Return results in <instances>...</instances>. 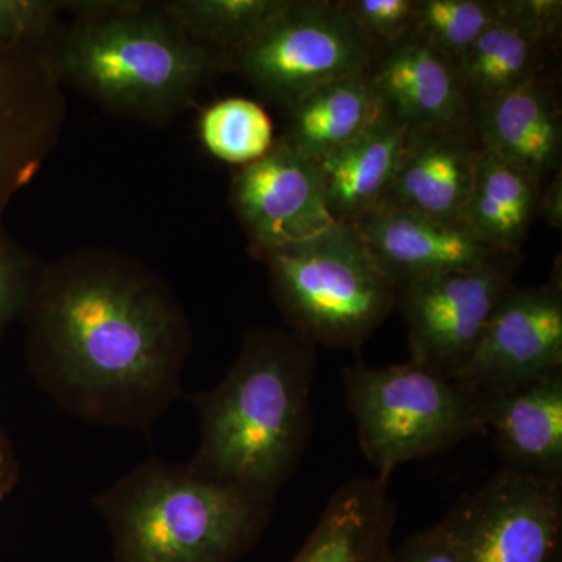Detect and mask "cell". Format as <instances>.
I'll use <instances>...</instances> for the list:
<instances>
[{
	"mask_svg": "<svg viewBox=\"0 0 562 562\" xmlns=\"http://www.w3.org/2000/svg\"><path fill=\"white\" fill-rule=\"evenodd\" d=\"M443 519L462 562H561L562 480L502 468Z\"/></svg>",
	"mask_w": 562,
	"mask_h": 562,
	"instance_id": "cell-9",
	"label": "cell"
},
{
	"mask_svg": "<svg viewBox=\"0 0 562 562\" xmlns=\"http://www.w3.org/2000/svg\"><path fill=\"white\" fill-rule=\"evenodd\" d=\"M519 257L505 255L476 268L402 283L395 308L408 331L409 360L453 380L513 286Z\"/></svg>",
	"mask_w": 562,
	"mask_h": 562,
	"instance_id": "cell-8",
	"label": "cell"
},
{
	"mask_svg": "<svg viewBox=\"0 0 562 562\" xmlns=\"http://www.w3.org/2000/svg\"><path fill=\"white\" fill-rule=\"evenodd\" d=\"M290 0H172L162 13L184 35L228 63L262 32Z\"/></svg>",
	"mask_w": 562,
	"mask_h": 562,
	"instance_id": "cell-23",
	"label": "cell"
},
{
	"mask_svg": "<svg viewBox=\"0 0 562 562\" xmlns=\"http://www.w3.org/2000/svg\"><path fill=\"white\" fill-rule=\"evenodd\" d=\"M342 387L362 453L386 482L405 462L487 431L486 401L412 360L384 368L347 366Z\"/></svg>",
	"mask_w": 562,
	"mask_h": 562,
	"instance_id": "cell-6",
	"label": "cell"
},
{
	"mask_svg": "<svg viewBox=\"0 0 562 562\" xmlns=\"http://www.w3.org/2000/svg\"><path fill=\"white\" fill-rule=\"evenodd\" d=\"M231 203L255 257L313 238L336 224L325 202L319 162L283 139L235 173Z\"/></svg>",
	"mask_w": 562,
	"mask_h": 562,
	"instance_id": "cell-11",
	"label": "cell"
},
{
	"mask_svg": "<svg viewBox=\"0 0 562 562\" xmlns=\"http://www.w3.org/2000/svg\"><path fill=\"white\" fill-rule=\"evenodd\" d=\"M498 16V0H417L408 36L458 66Z\"/></svg>",
	"mask_w": 562,
	"mask_h": 562,
	"instance_id": "cell-25",
	"label": "cell"
},
{
	"mask_svg": "<svg viewBox=\"0 0 562 562\" xmlns=\"http://www.w3.org/2000/svg\"><path fill=\"white\" fill-rule=\"evenodd\" d=\"M63 9V3L49 0H0V50L49 46Z\"/></svg>",
	"mask_w": 562,
	"mask_h": 562,
	"instance_id": "cell-27",
	"label": "cell"
},
{
	"mask_svg": "<svg viewBox=\"0 0 562 562\" xmlns=\"http://www.w3.org/2000/svg\"><path fill=\"white\" fill-rule=\"evenodd\" d=\"M550 227L562 228V172L553 173V179L543 184L538 201V214Z\"/></svg>",
	"mask_w": 562,
	"mask_h": 562,
	"instance_id": "cell-32",
	"label": "cell"
},
{
	"mask_svg": "<svg viewBox=\"0 0 562 562\" xmlns=\"http://www.w3.org/2000/svg\"><path fill=\"white\" fill-rule=\"evenodd\" d=\"M486 413L503 468L562 480V371L490 398Z\"/></svg>",
	"mask_w": 562,
	"mask_h": 562,
	"instance_id": "cell-17",
	"label": "cell"
},
{
	"mask_svg": "<svg viewBox=\"0 0 562 562\" xmlns=\"http://www.w3.org/2000/svg\"><path fill=\"white\" fill-rule=\"evenodd\" d=\"M401 286L435 273L462 271L505 257L473 238L460 222L397 206H376L350 224Z\"/></svg>",
	"mask_w": 562,
	"mask_h": 562,
	"instance_id": "cell-14",
	"label": "cell"
},
{
	"mask_svg": "<svg viewBox=\"0 0 562 562\" xmlns=\"http://www.w3.org/2000/svg\"><path fill=\"white\" fill-rule=\"evenodd\" d=\"M562 371L561 271L546 284H513L453 382L483 401Z\"/></svg>",
	"mask_w": 562,
	"mask_h": 562,
	"instance_id": "cell-10",
	"label": "cell"
},
{
	"mask_svg": "<svg viewBox=\"0 0 562 562\" xmlns=\"http://www.w3.org/2000/svg\"><path fill=\"white\" fill-rule=\"evenodd\" d=\"M316 346L295 331L258 327L217 386L190 395L199 416L192 471L276 502L312 436Z\"/></svg>",
	"mask_w": 562,
	"mask_h": 562,
	"instance_id": "cell-2",
	"label": "cell"
},
{
	"mask_svg": "<svg viewBox=\"0 0 562 562\" xmlns=\"http://www.w3.org/2000/svg\"><path fill=\"white\" fill-rule=\"evenodd\" d=\"M336 3L376 52L405 40L416 20L417 0H339Z\"/></svg>",
	"mask_w": 562,
	"mask_h": 562,
	"instance_id": "cell-26",
	"label": "cell"
},
{
	"mask_svg": "<svg viewBox=\"0 0 562 562\" xmlns=\"http://www.w3.org/2000/svg\"><path fill=\"white\" fill-rule=\"evenodd\" d=\"M22 316L29 373L69 416L149 432L183 397L190 322L138 262L70 255L41 269Z\"/></svg>",
	"mask_w": 562,
	"mask_h": 562,
	"instance_id": "cell-1",
	"label": "cell"
},
{
	"mask_svg": "<svg viewBox=\"0 0 562 562\" xmlns=\"http://www.w3.org/2000/svg\"><path fill=\"white\" fill-rule=\"evenodd\" d=\"M503 11L554 43L561 33L560 0H501Z\"/></svg>",
	"mask_w": 562,
	"mask_h": 562,
	"instance_id": "cell-30",
	"label": "cell"
},
{
	"mask_svg": "<svg viewBox=\"0 0 562 562\" xmlns=\"http://www.w3.org/2000/svg\"><path fill=\"white\" fill-rule=\"evenodd\" d=\"M479 154L472 127L409 133L383 203L436 220L460 222L471 195Z\"/></svg>",
	"mask_w": 562,
	"mask_h": 562,
	"instance_id": "cell-16",
	"label": "cell"
},
{
	"mask_svg": "<svg viewBox=\"0 0 562 562\" xmlns=\"http://www.w3.org/2000/svg\"><path fill=\"white\" fill-rule=\"evenodd\" d=\"M288 111L290 124L281 139L314 161L360 138L387 114L368 72L330 81Z\"/></svg>",
	"mask_w": 562,
	"mask_h": 562,
	"instance_id": "cell-21",
	"label": "cell"
},
{
	"mask_svg": "<svg viewBox=\"0 0 562 562\" xmlns=\"http://www.w3.org/2000/svg\"><path fill=\"white\" fill-rule=\"evenodd\" d=\"M369 79L386 113L409 133L472 127L473 103L453 61L419 41L376 52Z\"/></svg>",
	"mask_w": 562,
	"mask_h": 562,
	"instance_id": "cell-13",
	"label": "cell"
},
{
	"mask_svg": "<svg viewBox=\"0 0 562 562\" xmlns=\"http://www.w3.org/2000/svg\"><path fill=\"white\" fill-rule=\"evenodd\" d=\"M258 258L291 330L314 346L360 349L397 306V283L350 224Z\"/></svg>",
	"mask_w": 562,
	"mask_h": 562,
	"instance_id": "cell-5",
	"label": "cell"
},
{
	"mask_svg": "<svg viewBox=\"0 0 562 562\" xmlns=\"http://www.w3.org/2000/svg\"><path fill=\"white\" fill-rule=\"evenodd\" d=\"M387 562H462L452 531L446 519L414 532L398 547H392Z\"/></svg>",
	"mask_w": 562,
	"mask_h": 562,
	"instance_id": "cell-29",
	"label": "cell"
},
{
	"mask_svg": "<svg viewBox=\"0 0 562 562\" xmlns=\"http://www.w3.org/2000/svg\"><path fill=\"white\" fill-rule=\"evenodd\" d=\"M111 562H236L271 524L273 501L160 458L92 495Z\"/></svg>",
	"mask_w": 562,
	"mask_h": 562,
	"instance_id": "cell-3",
	"label": "cell"
},
{
	"mask_svg": "<svg viewBox=\"0 0 562 562\" xmlns=\"http://www.w3.org/2000/svg\"><path fill=\"white\" fill-rule=\"evenodd\" d=\"M552 44L524 22L506 14L501 5V16L458 65L473 105L541 76L547 49Z\"/></svg>",
	"mask_w": 562,
	"mask_h": 562,
	"instance_id": "cell-22",
	"label": "cell"
},
{
	"mask_svg": "<svg viewBox=\"0 0 562 562\" xmlns=\"http://www.w3.org/2000/svg\"><path fill=\"white\" fill-rule=\"evenodd\" d=\"M408 136V128L386 114L360 138L317 161L333 220L353 224L386 201Z\"/></svg>",
	"mask_w": 562,
	"mask_h": 562,
	"instance_id": "cell-19",
	"label": "cell"
},
{
	"mask_svg": "<svg viewBox=\"0 0 562 562\" xmlns=\"http://www.w3.org/2000/svg\"><path fill=\"white\" fill-rule=\"evenodd\" d=\"M40 272L33 257L0 231V335L24 314Z\"/></svg>",
	"mask_w": 562,
	"mask_h": 562,
	"instance_id": "cell-28",
	"label": "cell"
},
{
	"mask_svg": "<svg viewBox=\"0 0 562 562\" xmlns=\"http://www.w3.org/2000/svg\"><path fill=\"white\" fill-rule=\"evenodd\" d=\"M21 479V462L9 435L0 428V502L14 491Z\"/></svg>",
	"mask_w": 562,
	"mask_h": 562,
	"instance_id": "cell-31",
	"label": "cell"
},
{
	"mask_svg": "<svg viewBox=\"0 0 562 562\" xmlns=\"http://www.w3.org/2000/svg\"><path fill=\"white\" fill-rule=\"evenodd\" d=\"M395 514L386 480H350L331 495L290 562H387Z\"/></svg>",
	"mask_w": 562,
	"mask_h": 562,
	"instance_id": "cell-18",
	"label": "cell"
},
{
	"mask_svg": "<svg viewBox=\"0 0 562 562\" xmlns=\"http://www.w3.org/2000/svg\"><path fill=\"white\" fill-rule=\"evenodd\" d=\"M65 3L83 11L52 52L61 81L106 109L166 121L190 105L216 55L177 27L160 7L138 2Z\"/></svg>",
	"mask_w": 562,
	"mask_h": 562,
	"instance_id": "cell-4",
	"label": "cell"
},
{
	"mask_svg": "<svg viewBox=\"0 0 562 562\" xmlns=\"http://www.w3.org/2000/svg\"><path fill=\"white\" fill-rule=\"evenodd\" d=\"M60 81L49 46L0 50V222L57 140L65 121Z\"/></svg>",
	"mask_w": 562,
	"mask_h": 562,
	"instance_id": "cell-12",
	"label": "cell"
},
{
	"mask_svg": "<svg viewBox=\"0 0 562 562\" xmlns=\"http://www.w3.org/2000/svg\"><path fill=\"white\" fill-rule=\"evenodd\" d=\"M542 187L530 172L480 147L460 224L490 249L519 255L538 214Z\"/></svg>",
	"mask_w": 562,
	"mask_h": 562,
	"instance_id": "cell-20",
	"label": "cell"
},
{
	"mask_svg": "<svg viewBox=\"0 0 562 562\" xmlns=\"http://www.w3.org/2000/svg\"><path fill=\"white\" fill-rule=\"evenodd\" d=\"M476 143L542 181L561 169V103L541 76L473 105Z\"/></svg>",
	"mask_w": 562,
	"mask_h": 562,
	"instance_id": "cell-15",
	"label": "cell"
},
{
	"mask_svg": "<svg viewBox=\"0 0 562 562\" xmlns=\"http://www.w3.org/2000/svg\"><path fill=\"white\" fill-rule=\"evenodd\" d=\"M199 136L214 158L241 168L260 160L276 144L268 111L244 98L222 99L206 106L199 117Z\"/></svg>",
	"mask_w": 562,
	"mask_h": 562,
	"instance_id": "cell-24",
	"label": "cell"
},
{
	"mask_svg": "<svg viewBox=\"0 0 562 562\" xmlns=\"http://www.w3.org/2000/svg\"><path fill=\"white\" fill-rule=\"evenodd\" d=\"M371 41L328 0H290L231 65L269 101L290 110L330 81L371 68Z\"/></svg>",
	"mask_w": 562,
	"mask_h": 562,
	"instance_id": "cell-7",
	"label": "cell"
}]
</instances>
